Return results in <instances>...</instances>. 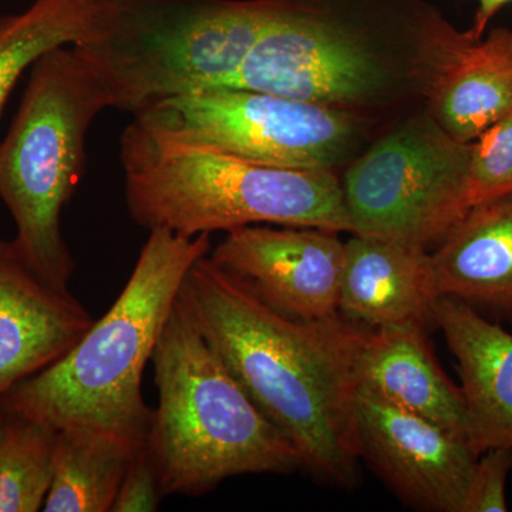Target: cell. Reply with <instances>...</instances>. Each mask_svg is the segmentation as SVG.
Masks as SVG:
<instances>
[{
  "instance_id": "6da1fadb",
  "label": "cell",
  "mask_w": 512,
  "mask_h": 512,
  "mask_svg": "<svg viewBox=\"0 0 512 512\" xmlns=\"http://www.w3.org/2000/svg\"><path fill=\"white\" fill-rule=\"evenodd\" d=\"M195 325L303 468L340 488L359 470V360L370 330L338 315L299 320L266 305L210 254L178 295Z\"/></svg>"
},
{
  "instance_id": "7a4b0ae2",
  "label": "cell",
  "mask_w": 512,
  "mask_h": 512,
  "mask_svg": "<svg viewBox=\"0 0 512 512\" xmlns=\"http://www.w3.org/2000/svg\"><path fill=\"white\" fill-rule=\"evenodd\" d=\"M274 15L225 86L348 111L423 96L444 16L427 0H271Z\"/></svg>"
},
{
  "instance_id": "3957f363",
  "label": "cell",
  "mask_w": 512,
  "mask_h": 512,
  "mask_svg": "<svg viewBox=\"0 0 512 512\" xmlns=\"http://www.w3.org/2000/svg\"><path fill=\"white\" fill-rule=\"evenodd\" d=\"M210 234L150 231L119 298L72 349L0 397V409L52 429L94 427L147 440L153 412L141 394L147 363Z\"/></svg>"
},
{
  "instance_id": "277c9868",
  "label": "cell",
  "mask_w": 512,
  "mask_h": 512,
  "mask_svg": "<svg viewBox=\"0 0 512 512\" xmlns=\"http://www.w3.org/2000/svg\"><path fill=\"white\" fill-rule=\"evenodd\" d=\"M131 217L184 237L256 224L352 232L333 171L272 167L158 136L134 120L120 140Z\"/></svg>"
},
{
  "instance_id": "5b68a950",
  "label": "cell",
  "mask_w": 512,
  "mask_h": 512,
  "mask_svg": "<svg viewBox=\"0 0 512 512\" xmlns=\"http://www.w3.org/2000/svg\"><path fill=\"white\" fill-rule=\"evenodd\" d=\"M151 362L158 406L147 448L164 495H201L227 478L303 468L299 451L252 402L180 298Z\"/></svg>"
},
{
  "instance_id": "8992f818",
  "label": "cell",
  "mask_w": 512,
  "mask_h": 512,
  "mask_svg": "<svg viewBox=\"0 0 512 512\" xmlns=\"http://www.w3.org/2000/svg\"><path fill=\"white\" fill-rule=\"evenodd\" d=\"M272 15L271 0H97L92 28L72 47L110 107L136 114L225 86Z\"/></svg>"
},
{
  "instance_id": "52a82bcc",
  "label": "cell",
  "mask_w": 512,
  "mask_h": 512,
  "mask_svg": "<svg viewBox=\"0 0 512 512\" xmlns=\"http://www.w3.org/2000/svg\"><path fill=\"white\" fill-rule=\"evenodd\" d=\"M106 93L72 46L57 47L32 67L8 134L0 141V200L15 220L29 265L69 289L73 256L62 235V211L84 171V144Z\"/></svg>"
},
{
  "instance_id": "ba28073f",
  "label": "cell",
  "mask_w": 512,
  "mask_h": 512,
  "mask_svg": "<svg viewBox=\"0 0 512 512\" xmlns=\"http://www.w3.org/2000/svg\"><path fill=\"white\" fill-rule=\"evenodd\" d=\"M134 120L158 136L299 170L333 171L352 156L365 128L348 111L235 87L154 101Z\"/></svg>"
},
{
  "instance_id": "9c48e42d",
  "label": "cell",
  "mask_w": 512,
  "mask_h": 512,
  "mask_svg": "<svg viewBox=\"0 0 512 512\" xmlns=\"http://www.w3.org/2000/svg\"><path fill=\"white\" fill-rule=\"evenodd\" d=\"M473 143L447 134L424 111L356 158L342 183L352 234L427 249L470 210Z\"/></svg>"
},
{
  "instance_id": "30bf717a",
  "label": "cell",
  "mask_w": 512,
  "mask_h": 512,
  "mask_svg": "<svg viewBox=\"0 0 512 512\" xmlns=\"http://www.w3.org/2000/svg\"><path fill=\"white\" fill-rule=\"evenodd\" d=\"M357 439L383 483L423 511L464 512L478 454L467 440L359 387Z\"/></svg>"
},
{
  "instance_id": "8fae6325",
  "label": "cell",
  "mask_w": 512,
  "mask_h": 512,
  "mask_svg": "<svg viewBox=\"0 0 512 512\" xmlns=\"http://www.w3.org/2000/svg\"><path fill=\"white\" fill-rule=\"evenodd\" d=\"M210 258L288 318L339 313L345 242L338 232L249 225L227 232Z\"/></svg>"
},
{
  "instance_id": "7c38bea8",
  "label": "cell",
  "mask_w": 512,
  "mask_h": 512,
  "mask_svg": "<svg viewBox=\"0 0 512 512\" xmlns=\"http://www.w3.org/2000/svg\"><path fill=\"white\" fill-rule=\"evenodd\" d=\"M423 97L447 134L476 141L512 113V29L476 37L446 20L430 43Z\"/></svg>"
},
{
  "instance_id": "4fadbf2b",
  "label": "cell",
  "mask_w": 512,
  "mask_h": 512,
  "mask_svg": "<svg viewBox=\"0 0 512 512\" xmlns=\"http://www.w3.org/2000/svg\"><path fill=\"white\" fill-rule=\"evenodd\" d=\"M93 323L69 289L37 274L15 241H0V397L60 359Z\"/></svg>"
},
{
  "instance_id": "5bb4252c",
  "label": "cell",
  "mask_w": 512,
  "mask_h": 512,
  "mask_svg": "<svg viewBox=\"0 0 512 512\" xmlns=\"http://www.w3.org/2000/svg\"><path fill=\"white\" fill-rule=\"evenodd\" d=\"M441 298L427 249L353 234L345 242L339 313L367 329L434 323Z\"/></svg>"
},
{
  "instance_id": "9a60e30c",
  "label": "cell",
  "mask_w": 512,
  "mask_h": 512,
  "mask_svg": "<svg viewBox=\"0 0 512 512\" xmlns=\"http://www.w3.org/2000/svg\"><path fill=\"white\" fill-rule=\"evenodd\" d=\"M434 325L457 359L468 444L478 456L512 448V333L447 296L437 301Z\"/></svg>"
},
{
  "instance_id": "2e32d148",
  "label": "cell",
  "mask_w": 512,
  "mask_h": 512,
  "mask_svg": "<svg viewBox=\"0 0 512 512\" xmlns=\"http://www.w3.org/2000/svg\"><path fill=\"white\" fill-rule=\"evenodd\" d=\"M359 387L467 440L463 394L441 369L426 329L370 330L359 360Z\"/></svg>"
},
{
  "instance_id": "e0dca14e",
  "label": "cell",
  "mask_w": 512,
  "mask_h": 512,
  "mask_svg": "<svg viewBox=\"0 0 512 512\" xmlns=\"http://www.w3.org/2000/svg\"><path fill=\"white\" fill-rule=\"evenodd\" d=\"M431 261L440 296L512 319V192L473 205Z\"/></svg>"
},
{
  "instance_id": "ac0fdd59",
  "label": "cell",
  "mask_w": 512,
  "mask_h": 512,
  "mask_svg": "<svg viewBox=\"0 0 512 512\" xmlns=\"http://www.w3.org/2000/svg\"><path fill=\"white\" fill-rule=\"evenodd\" d=\"M94 427L57 430L46 512H109L131 461L144 444Z\"/></svg>"
},
{
  "instance_id": "d6986e66",
  "label": "cell",
  "mask_w": 512,
  "mask_h": 512,
  "mask_svg": "<svg viewBox=\"0 0 512 512\" xmlns=\"http://www.w3.org/2000/svg\"><path fill=\"white\" fill-rule=\"evenodd\" d=\"M97 0H35L0 15V117L22 74L57 47L79 43L92 28Z\"/></svg>"
},
{
  "instance_id": "ffe728a7",
  "label": "cell",
  "mask_w": 512,
  "mask_h": 512,
  "mask_svg": "<svg viewBox=\"0 0 512 512\" xmlns=\"http://www.w3.org/2000/svg\"><path fill=\"white\" fill-rule=\"evenodd\" d=\"M55 429L2 410L0 419V512L43 510L52 484Z\"/></svg>"
},
{
  "instance_id": "44dd1931",
  "label": "cell",
  "mask_w": 512,
  "mask_h": 512,
  "mask_svg": "<svg viewBox=\"0 0 512 512\" xmlns=\"http://www.w3.org/2000/svg\"><path fill=\"white\" fill-rule=\"evenodd\" d=\"M512 192V113L484 131L471 150L470 205Z\"/></svg>"
},
{
  "instance_id": "7402d4cb",
  "label": "cell",
  "mask_w": 512,
  "mask_h": 512,
  "mask_svg": "<svg viewBox=\"0 0 512 512\" xmlns=\"http://www.w3.org/2000/svg\"><path fill=\"white\" fill-rule=\"evenodd\" d=\"M512 448H490L477 458L464 512H505Z\"/></svg>"
},
{
  "instance_id": "603a6c76",
  "label": "cell",
  "mask_w": 512,
  "mask_h": 512,
  "mask_svg": "<svg viewBox=\"0 0 512 512\" xmlns=\"http://www.w3.org/2000/svg\"><path fill=\"white\" fill-rule=\"evenodd\" d=\"M157 468L148 451L147 443L137 451L126 476L121 481L114 501L113 512L157 511L163 497Z\"/></svg>"
},
{
  "instance_id": "cb8c5ba5",
  "label": "cell",
  "mask_w": 512,
  "mask_h": 512,
  "mask_svg": "<svg viewBox=\"0 0 512 512\" xmlns=\"http://www.w3.org/2000/svg\"><path fill=\"white\" fill-rule=\"evenodd\" d=\"M512 0H478V9L471 33L476 37H483L494 16Z\"/></svg>"
},
{
  "instance_id": "d4e9b609",
  "label": "cell",
  "mask_w": 512,
  "mask_h": 512,
  "mask_svg": "<svg viewBox=\"0 0 512 512\" xmlns=\"http://www.w3.org/2000/svg\"><path fill=\"white\" fill-rule=\"evenodd\" d=\"M0 419H2V409H0Z\"/></svg>"
}]
</instances>
